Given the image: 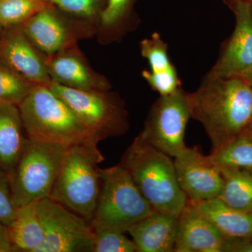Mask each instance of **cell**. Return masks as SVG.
Masks as SVG:
<instances>
[{
    "label": "cell",
    "instance_id": "cell-5",
    "mask_svg": "<svg viewBox=\"0 0 252 252\" xmlns=\"http://www.w3.org/2000/svg\"><path fill=\"white\" fill-rule=\"evenodd\" d=\"M101 189L91 224L94 231L126 233L154 212L121 164L101 169Z\"/></svg>",
    "mask_w": 252,
    "mask_h": 252
},
{
    "label": "cell",
    "instance_id": "cell-34",
    "mask_svg": "<svg viewBox=\"0 0 252 252\" xmlns=\"http://www.w3.org/2000/svg\"><path fill=\"white\" fill-rule=\"evenodd\" d=\"M238 0H233V6H234V4H235V3L237 2V1H238Z\"/></svg>",
    "mask_w": 252,
    "mask_h": 252
},
{
    "label": "cell",
    "instance_id": "cell-28",
    "mask_svg": "<svg viewBox=\"0 0 252 252\" xmlns=\"http://www.w3.org/2000/svg\"><path fill=\"white\" fill-rule=\"evenodd\" d=\"M142 75L152 90L158 93L160 96L169 95L182 88V83L177 72L154 75L149 70H144Z\"/></svg>",
    "mask_w": 252,
    "mask_h": 252
},
{
    "label": "cell",
    "instance_id": "cell-9",
    "mask_svg": "<svg viewBox=\"0 0 252 252\" xmlns=\"http://www.w3.org/2000/svg\"><path fill=\"white\" fill-rule=\"evenodd\" d=\"M44 238L36 252H94L90 222L51 199L37 202Z\"/></svg>",
    "mask_w": 252,
    "mask_h": 252
},
{
    "label": "cell",
    "instance_id": "cell-7",
    "mask_svg": "<svg viewBox=\"0 0 252 252\" xmlns=\"http://www.w3.org/2000/svg\"><path fill=\"white\" fill-rule=\"evenodd\" d=\"M100 141L124 135L130 127L124 101L109 90H81L51 80L47 86Z\"/></svg>",
    "mask_w": 252,
    "mask_h": 252
},
{
    "label": "cell",
    "instance_id": "cell-16",
    "mask_svg": "<svg viewBox=\"0 0 252 252\" xmlns=\"http://www.w3.org/2000/svg\"><path fill=\"white\" fill-rule=\"evenodd\" d=\"M28 141L18 106L0 103V168L9 175Z\"/></svg>",
    "mask_w": 252,
    "mask_h": 252
},
{
    "label": "cell",
    "instance_id": "cell-21",
    "mask_svg": "<svg viewBox=\"0 0 252 252\" xmlns=\"http://www.w3.org/2000/svg\"><path fill=\"white\" fill-rule=\"evenodd\" d=\"M223 176V189L218 198L233 208L252 212V171L220 170Z\"/></svg>",
    "mask_w": 252,
    "mask_h": 252
},
{
    "label": "cell",
    "instance_id": "cell-19",
    "mask_svg": "<svg viewBox=\"0 0 252 252\" xmlns=\"http://www.w3.org/2000/svg\"><path fill=\"white\" fill-rule=\"evenodd\" d=\"M37 202L18 207L8 225L13 252H36L44 238V229L36 210Z\"/></svg>",
    "mask_w": 252,
    "mask_h": 252
},
{
    "label": "cell",
    "instance_id": "cell-32",
    "mask_svg": "<svg viewBox=\"0 0 252 252\" xmlns=\"http://www.w3.org/2000/svg\"><path fill=\"white\" fill-rule=\"evenodd\" d=\"M245 79H247V80L249 81V83H250V85H251L252 88V72L250 73V74H248V75L245 76Z\"/></svg>",
    "mask_w": 252,
    "mask_h": 252
},
{
    "label": "cell",
    "instance_id": "cell-22",
    "mask_svg": "<svg viewBox=\"0 0 252 252\" xmlns=\"http://www.w3.org/2000/svg\"><path fill=\"white\" fill-rule=\"evenodd\" d=\"M46 8L47 0H0V26L10 28L22 26Z\"/></svg>",
    "mask_w": 252,
    "mask_h": 252
},
{
    "label": "cell",
    "instance_id": "cell-30",
    "mask_svg": "<svg viewBox=\"0 0 252 252\" xmlns=\"http://www.w3.org/2000/svg\"><path fill=\"white\" fill-rule=\"evenodd\" d=\"M223 252H252V240L248 238H225Z\"/></svg>",
    "mask_w": 252,
    "mask_h": 252
},
{
    "label": "cell",
    "instance_id": "cell-8",
    "mask_svg": "<svg viewBox=\"0 0 252 252\" xmlns=\"http://www.w3.org/2000/svg\"><path fill=\"white\" fill-rule=\"evenodd\" d=\"M190 119L188 92L180 88L174 94L160 96L152 104L139 135L174 158L187 147L186 130Z\"/></svg>",
    "mask_w": 252,
    "mask_h": 252
},
{
    "label": "cell",
    "instance_id": "cell-35",
    "mask_svg": "<svg viewBox=\"0 0 252 252\" xmlns=\"http://www.w3.org/2000/svg\"><path fill=\"white\" fill-rule=\"evenodd\" d=\"M245 1H249V2L252 3V0H245Z\"/></svg>",
    "mask_w": 252,
    "mask_h": 252
},
{
    "label": "cell",
    "instance_id": "cell-33",
    "mask_svg": "<svg viewBox=\"0 0 252 252\" xmlns=\"http://www.w3.org/2000/svg\"><path fill=\"white\" fill-rule=\"evenodd\" d=\"M1 29H2V28L0 26V40H1V35H2V33L1 32Z\"/></svg>",
    "mask_w": 252,
    "mask_h": 252
},
{
    "label": "cell",
    "instance_id": "cell-27",
    "mask_svg": "<svg viewBox=\"0 0 252 252\" xmlns=\"http://www.w3.org/2000/svg\"><path fill=\"white\" fill-rule=\"evenodd\" d=\"M17 208L13 199L9 176L0 168V223L8 226L14 220Z\"/></svg>",
    "mask_w": 252,
    "mask_h": 252
},
{
    "label": "cell",
    "instance_id": "cell-15",
    "mask_svg": "<svg viewBox=\"0 0 252 252\" xmlns=\"http://www.w3.org/2000/svg\"><path fill=\"white\" fill-rule=\"evenodd\" d=\"M188 206L210 220L225 238L252 240V212L233 208L219 198L188 200Z\"/></svg>",
    "mask_w": 252,
    "mask_h": 252
},
{
    "label": "cell",
    "instance_id": "cell-6",
    "mask_svg": "<svg viewBox=\"0 0 252 252\" xmlns=\"http://www.w3.org/2000/svg\"><path fill=\"white\" fill-rule=\"evenodd\" d=\"M66 149L28 138L19 160L8 175L16 207L50 198Z\"/></svg>",
    "mask_w": 252,
    "mask_h": 252
},
{
    "label": "cell",
    "instance_id": "cell-2",
    "mask_svg": "<svg viewBox=\"0 0 252 252\" xmlns=\"http://www.w3.org/2000/svg\"><path fill=\"white\" fill-rule=\"evenodd\" d=\"M172 158L138 135L126 149L120 164L156 212L180 217L188 198L179 185Z\"/></svg>",
    "mask_w": 252,
    "mask_h": 252
},
{
    "label": "cell",
    "instance_id": "cell-17",
    "mask_svg": "<svg viewBox=\"0 0 252 252\" xmlns=\"http://www.w3.org/2000/svg\"><path fill=\"white\" fill-rule=\"evenodd\" d=\"M45 62L51 79L61 85L81 90L110 89L106 79L94 76L77 56L61 54Z\"/></svg>",
    "mask_w": 252,
    "mask_h": 252
},
{
    "label": "cell",
    "instance_id": "cell-12",
    "mask_svg": "<svg viewBox=\"0 0 252 252\" xmlns=\"http://www.w3.org/2000/svg\"><path fill=\"white\" fill-rule=\"evenodd\" d=\"M7 29L0 40V62L35 85H49L52 79L46 62L25 34L22 26Z\"/></svg>",
    "mask_w": 252,
    "mask_h": 252
},
{
    "label": "cell",
    "instance_id": "cell-31",
    "mask_svg": "<svg viewBox=\"0 0 252 252\" xmlns=\"http://www.w3.org/2000/svg\"><path fill=\"white\" fill-rule=\"evenodd\" d=\"M13 252L12 243L10 239L9 228L0 223V252Z\"/></svg>",
    "mask_w": 252,
    "mask_h": 252
},
{
    "label": "cell",
    "instance_id": "cell-3",
    "mask_svg": "<svg viewBox=\"0 0 252 252\" xmlns=\"http://www.w3.org/2000/svg\"><path fill=\"white\" fill-rule=\"evenodd\" d=\"M18 107L28 138L66 149L99 143L75 113L47 86H33Z\"/></svg>",
    "mask_w": 252,
    "mask_h": 252
},
{
    "label": "cell",
    "instance_id": "cell-29",
    "mask_svg": "<svg viewBox=\"0 0 252 252\" xmlns=\"http://www.w3.org/2000/svg\"><path fill=\"white\" fill-rule=\"evenodd\" d=\"M49 1L66 12L89 17L96 14L98 0H49Z\"/></svg>",
    "mask_w": 252,
    "mask_h": 252
},
{
    "label": "cell",
    "instance_id": "cell-13",
    "mask_svg": "<svg viewBox=\"0 0 252 252\" xmlns=\"http://www.w3.org/2000/svg\"><path fill=\"white\" fill-rule=\"evenodd\" d=\"M225 240L210 220L188 205L179 217L175 252H222Z\"/></svg>",
    "mask_w": 252,
    "mask_h": 252
},
{
    "label": "cell",
    "instance_id": "cell-25",
    "mask_svg": "<svg viewBox=\"0 0 252 252\" xmlns=\"http://www.w3.org/2000/svg\"><path fill=\"white\" fill-rule=\"evenodd\" d=\"M135 0H107V5L101 13V23L113 32L125 31L129 24L132 4Z\"/></svg>",
    "mask_w": 252,
    "mask_h": 252
},
{
    "label": "cell",
    "instance_id": "cell-10",
    "mask_svg": "<svg viewBox=\"0 0 252 252\" xmlns=\"http://www.w3.org/2000/svg\"><path fill=\"white\" fill-rule=\"evenodd\" d=\"M236 23L222 46L209 74L220 77H245L252 72V4L239 0L233 6Z\"/></svg>",
    "mask_w": 252,
    "mask_h": 252
},
{
    "label": "cell",
    "instance_id": "cell-24",
    "mask_svg": "<svg viewBox=\"0 0 252 252\" xmlns=\"http://www.w3.org/2000/svg\"><path fill=\"white\" fill-rule=\"evenodd\" d=\"M34 85L0 62V103L19 105Z\"/></svg>",
    "mask_w": 252,
    "mask_h": 252
},
{
    "label": "cell",
    "instance_id": "cell-11",
    "mask_svg": "<svg viewBox=\"0 0 252 252\" xmlns=\"http://www.w3.org/2000/svg\"><path fill=\"white\" fill-rule=\"evenodd\" d=\"M174 163L179 185L188 200L218 198L224 183L223 174L198 147H186L174 158Z\"/></svg>",
    "mask_w": 252,
    "mask_h": 252
},
{
    "label": "cell",
    "instance_id": "cell-26",
    "mask_svg": "<svg viewBox=\"0 0 252 252\" xmlns=\"http://www.w3.org/2000/svg\"><path fill=\"white\" fill-rule=\"evenodd\" d=\"M94 252H137L133 240L122 232L94 231Z\"/></svg>",
    "mask_w": 252,
    "mask_h": 252
},
{
    "label": "cell",
    "instance_id": "cell-23",
    "mask_svg": "<svg viewBox=\"0 0 252 252\" xmlns=\"http://www.w3.org/2000/svg\"><path fill=\"white\" fill-rule=\"evenodd\" d=\"M140 48L142 57L148 61L151 74L162 75L177 72L169 57L168 44L158 32H154L150 37L141 41Z\"/></svg>",
    "mask_w": 252,
    "mask_h": 252
},
{
    "label": "cell",
    "instance_id": "cell-14",
    "mask_svg": "<svg viewBox=\"0 0 252 252\" xmlns=\"http://www.w3.org/2000/svg\"><path fill=\"white\" fill-rule=\"evenodd\" d=\"M179 217L154 212L132 225L127 233L137 252H175Z\"/></svg>",
    "mask_w": 252,
    "mask_h": 252
},
{
    "label": "cell",
    "instance_id": "cell-1",
    "mask_svg": "<svg viewBox=\"0 0 252 252\" xmlns=\"http://www.w3.org/2000/svg\"><path fill=\"white\" fill-rule=\"evenodd\" d=\"M190 117L200 123L212 152L229 142L252 122V88L245 77H220L207 72L188 93Z\"/></svg>",
    "mask_w": 252,
    "mask_h": 252
},
{
    "label": "cell",
    "instance_id": "cell-4",
    "mask_svg": "<svg viewBox=\"0 0 252 252\" xmlns=\"http://www.w3.org/2000/svg\"><path fill=\"white\" fill-rule=\"evenodd\" d=\"M104 160L97 145H77L66 149L49 199L90 222L101 189Z\"/></svg>",
    "mask_w": 252,
    "mask_h": 252
},
{
    "label": "cell",
    "instance_id": "cell-20",
    "mask_svg": "<svg viewBox=\"0 0 252 252\" xmlns=\"http://www.w3.org/2000/svg\"><path fill=\"white\" fill-rule=\"evenodd\" d=\"M208 157L220 170L252 171V135L245 129Z\"/></svg>",
    "mask_w": 252,
    "mask_h": 252
},
{
    "label": "cell",
    "instance_id": "cell-18",
    "mask_svg": "<svg viewBox=\"0 0 252 252\" xmlns=\"http://www.w3.org/2000/svg\"><path fill=\"white\" fill-rule=\"evenodd\" d=\"M22 28L32 44L50 56L67 46V29L49 7L32 16L23 23Z\"/></svg>",
    "mask_w": 252,
    "mask_h": 252
}]
</instances>
